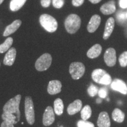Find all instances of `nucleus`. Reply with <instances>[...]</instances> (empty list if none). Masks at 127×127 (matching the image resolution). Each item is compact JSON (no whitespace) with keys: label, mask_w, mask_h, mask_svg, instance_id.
<instances>
[{"label":"nucleus","mask_w":127,"mask_h":127,"mask_svg":"<svg viewBox=\"0 0 127 127\" xmlns=\"http://www.w3.org/2000/svg\"><path fill=\"white\" fill-rule=\"evenodd\" d=\"M21 95L18 94L16 95L15 97L11 98L5 104L3 108L4 112L13 114L16 115L18 121L20 120V111L19 109Z\"/></svg>","instance_id":"obj_1"},{"label":"nucleus","mask_w":127,"mask_h":127,"mask_svg":"<svg viewBox=\"0 0 127 127\" xmlns=\"http://www.w3.org/2000/svg\"><path fill=\"white\" fill-rule=\"evenodd\" d=\"M81 20L80 17L77 14H70L65 20V27L69 34H75L80 28Z\"/></svg>","instance_id":"obj_2"},{"label":"nucleus","mask_w":127,"mask_h":127,"mask_svg":"<svg viewBox=\"0 0 127 127\" xmlns=\"http://www.w3.org/2000/svg\"><path fill=\"white\" fill-rule=\"evenodd\" d=\"M39 23L41 26L48 32H54L58 28V23L56 19L49 14L41 15L39 17Z\"/></svg>","instance_id":"obj_3"},{"label":"nucleus","mask_w":127,"mask_h":127,"mask_svg":"<svg viewBox=\"0 0 127 127\" xmlns=\"http://www.w3.org/2000/svg\"><path fill=\"white\" fill-rule=\"evenodd\" d=\"M25 114L27 121L30 125L35 123V112L32 99L30 96H27L25 99Z\"/></svg>","instance_id":"obj_4"},{"label":"nucleus","mask_w":127,"mask_h":127,"mask_svg":"<svg viewBox=\"0 0 127 127\" xmlns=\"http://www.w3.org/2000/svg\"><path fill=\"white\" fill-rule=\"evenodd\" d=\"M85 71V65L80 62H74L69 65V72L72 79L77 80L84 75Z\"/></svg>","instance_id":"obj_5"},{"label":"nucleus","mask_w":127,"mask_h":127,"mask_svg":"<svg viewBox=\"0 0 127 127\" xmlns=\"http://www.w3.org/2000/svg\"><path fill=\"white\" fill-rule=\"evenodd\" d=\"M52 63V57L50 54L45 53L39 57L35 62L36 69L38 71H44L50 68Z\"/></svg>","instance_id":"obj_6"},{"label":"nucleus","mask_w":127,"mask_h":127,"mask_svg":"<svg viewBox=\"0 0 127 127\" xmlns=\"http://www.w3.org/2000/svg\"><path fill=\"white\" fill-rule=\"evenodd\" d=\"M104 61L107 66H113L117 62L116 51L113 48H109L106 50L104 54Z\"/></svg>","instance_id":"obj_7"},{"label":"nucleus","mask_w":127,"mask_h":127,"mask_svg":"<svg viewBox=\"0 0 127 127\" xmlns=\"http://www.w3.org/2000/svg\"><path fill=\"white\" fill-rule=\"evenodd\" d=\"M55 114L53 108L51 107H48L45 109L43 115L42 123L44 125L47 127L50 126L54 122Z\"/></svg>","instance_id":"obj_8"},{"label":"nucleus","mask_w":127,"mask_h":127,"mask_svg":"<svg viewBox=\"0 0 127 127\" xmlns=\"http://www.w3.org/2000/svg\"><path fill=\"white\" fill-rule=\"evenodd\" d=\"M111 87L114 91L123 94H127V85L124 81L120 79H115L111 84Z\"/></svg>","instance_id":"obj_9"},{"label":"nucleus","mask_w":127,"mask_h":127,"mask_svg":"<svg viewBox=\"0 0 127 127\" xmlns=\"http://www.w3.org/2000/svg\"><path fill=\"white\" fill-rule=\"evenodd\" d=\"M101 17L97 14H95L90 19L87 25V30L90 33H93L96 31L101 24Z\"/></svg>","instance_id":"obj_10"},{"label":"nucleus","mask_w":127,"mask_h":127,"mask_svg":"<svg viewBox=\"0 0 127 127\" xmlns=\"http://www.w3.org/2000/svg\"><path fill=\"white\" fill-rule=\"evenodd\" d=\"M114 27H115V20L112 17H109L105 23L104 34H103V39L107 40L110 37L111 35L114 31Z\"/></svg>","instance_id":"obj_11"},{"label":"nucleus","mask_w":127,"mask_h":127,"mask_svg":"<svg viewBox=\"0 0 127 127\" xmlns=\"http://www.w3.org/2000/svg\"><path fill=\"white\" fill-rule=\"evenodd\" d=\"M116 11L115 2L114 0H110L105 3L100 7V11L104 15H111Z\"/></svg>","instance_id":"obj_12"},{"label":"nucleus","mask_w":127,"mask_h":127,"mask_svg":"<svg viewBox=\"0 0 127 127\" xmlns=\"http://www.w3.org/2000/svg\"><path fill=\"white\" fill-rule=\"evenodd\" d=\"M62 84L58 80H52L49 82L47 91L50 95H55L61 91Z\"/></svg>","instance_id":"obj_13"},{"label":"nucleus","mask_w":127,"mask_h":127,"mask_svg":"<svg viewBox=\"0 0 127 127\" xmlns=\"http://www.w3.org/2000/svg\"><path fill=\"white\" fill-rule=\"evenodd\" d=\"M16 54H17V51L15 48H11L5 55L4 61H3L4 64L8 66L12 65L15 62Z\"/></svg>","instance_id":"obj_14"},{"label":"nucleus","mask_w":127,"mask_h":127,"mask_svg":"<svg viewBox=\"0 0 127 127\" xmlns=\"http://www.w3.org/2000/svg\"><path fill=\"white\" fill-rule=\"evenodd\" d=\"M21 24V21L20 20H17L14 21L10 25H8L7 27H6L4 33H3V36H7L9 35L13 34V33L15 32L20 28Z\"/></svg>","instance_id":"obj_15"},{"label":"nucleus","mask_w":127,"mask_h":127,"mask_svg":"<svg viewBox=\"0 0 127 127\" xmlns=\"http://www.w3.org/2000/svg\"><path fill=\"white\" fill-rule=\"evenodd\" d=\"M97 125L98 127H110V120L107 112H102L99 114Z\"/></svg>","instance_id":"obj_16"},{"label":"nucleus","mask_w":127,"mask_h":127,"mask_svg":"<svg viewBox=\"0 0 127 127\" xmlns=\"http://www.w3.org/2000/svg\"><path fill=\"white\" fill-rule=\"evenodd\" d=\"M82 103L79 99H77L69 105L67 108V112L69 115H74L82 109Z\"/></svg>","instance_id":"obj_17"},{"label":"nucleus","mask_w":127,"mask_h":127,"mask_svg":"<svg viewBox=\"0 0 127 127\" xmlns=\"http://www.w3.org/2000/svg\"><path fill=\"white\" fill-rule=\"evenodd\" d=\"M108 73L102 69H95L92 72V78L95 82L101 84L104 77Z\"/></svg>","instance_id":"obj_18"},{"label":"nucleus","mask_w":127,"mask_h":127,"mask_svg":"<svg viewBox=\"0 0 127 127\" xmlns=\"http://www.w3.org/2000/svg\"><path fill=\"white\" fill-rule=\"evenodd\" d=\"M101 51H102V47L99 44H96L93 45L91 48L87 52V55L88 58H97L99 55L101 54Z\"/></svg>","instance_id":"obj_19"},{"label":"nucleus","mask_w":127,"mask_h":127,"mask_svg":"<svg viewBox=\"0 0 127 127\" xmlns=\"http://www.w3.org/2000/svg\"><path fill=\"white\" fill-rule=\"evenodd\" d=\"M27 0H11L9 4V8L12 11H17L23 7Z\"/></svg>","instance_id":"obj_20"},{"label":"nucleus","mask_w":127,"mask_h":127,"mask_svg":"<svg viewBox=\"0 0 127 127\" xmlns=\"http://www.w3.org/2000/svg\"><path fill=\"white\" fill-rule=\"evenodd\" d=\"M112 118L117 123H123L125 118V114L121 109L115 108L112 114Z\"/></svg>","instance_id":"obj_21"},{"label":"nucleus","mask_w":127,"mask_h":127,"mask_svg":"<svg viewBox=\"0 0 127 127\" xmlns=\"http://www.w3.org/2000/svg\"><path fill=\"white\" fill-rule=\"evenodd\" d=\"M2 119L4 120V121H6L14 125L18 122V119L15 115L13 114L7 113V112H4V113L2 114Z\"/></svg>","instance_id":"obj_22"},{"label":"nucleus","mask_w":127,"mask_h":127,"mask_svg":"<svg viewBox=\"0 0 127 127\" xmlns=\"http://www.w3.org/2000/svg\"><path fill=\"white\" fill-rule=\"evenodd\" d=\"M54 112L57 115H61L63 113L64 104L63 101L60 98H57L55 100L54 104Z\"/></svg>","instance_id":"obj_23"},{"label":"nucleus","mask_w":127,"mask_h":127,"mask_svg":"<svg viewBox=\"0 0 127 127\" xmlns=\"http://www.w3.org/2000/svg\"><path fill=\"white\" fill-rule=\"evenodd\" d=\"M13 43V39L11 37H8L6 39L4 43L0 45V53H4L10 49Z\"/></svg>","instance_id":"obj_24"},{"label":"nucleus","mask_w":127,"mask_h":127,"mask_svg":"<svg viewBox=\"0 0 127 127\" xmlns=\"http://www.w3.org/2000/svg\"><path fill=\"white\" fill-rule=\"evenodd\" d=\"M91 114L92 111L90 106L88 105H85L81 111V116L82 120L87 121L91 117Z\"/></svg>","instance_id":"obj_25"},{"label":"nucleus","mask_w":127,"mask_h":127,"mask_svg":"<svg viewBox=\"0 0 127 127\" xmlns=\"http://www.w3.org/2000/svg\"><path fill=\"white\" fill-rule=\"evenodd\" d=\"M119 63L122 67H125L127 66V51H124L119 57Z\"/></svg>","instance_id":"obj_26"},{"label":"nucleus","mask_w":127,"mask_h":127,"mask_svg":"<svg viewBox=\"0 0 127 127\" xmlns=\"http://www.w3.org/2000/svg\"><path fill=\"white\" fill-rule=\"evenodd\" d=\"M98 88L93 84H91L88 88V93L90 96H94L98 93Z\"/></svg>","instance_id":"obj_27"},{"label":"nucleus","mask_w":127,"mask_h":127,"mask_svg":"<svg viewBox=\"0 0 127 127\" xmlns=\"http://www.w3.org/2000/svg\"><path fill=\"white\" fill-rule=\"evenodd\" d=\"M78 127H95L94 125L91 122L85 120H80L77 123Z\"/></svg>","instance_id":"obj_28"},{"label":"nucleus","mask_w":127,"mask_h":127,"mask_svg":"<svg viewBox=\"0 0 127 127\" xmlns=\"http://www.w3.org/2000/svg\"><path fill=\"white\" fill-rule=\"evenodd\" d=\"M52 5L57 9H60L64 5L65 0H52Z\"/></svg>","instance_id":"obj_29"},{"label":"nucleus","mask_w":127,"mask_h":127,"mask_svg":"<svg viewBox=\"0 0 127 127\" xmlns=\"http://www.w3.org/2000/svg\"><path fill=\"white\" fill-rule=\"evenodd\" d=\"M98 95H99V98H105L107 97L108 95V91L107 88H101L98 90Z\"/></svg>","instance_id":"obj_30"},{"label":"nucleus","mask_w":127,"mask_h":127,"mask_svg":"<svg viewBox=\"0 0 127 127\" xmlns=\"http://www.w3.org/2000/svg\"><path fill=\"white\" fill-rule=\"evenodd\" d=\"M127 19L126 12H123L119 13L118 15H117V21H119L120 22H123Z\"/></svg>","instance_id":"obj_31"},{"label":"nucleus","mask_w":127,"mask_h":127,"mask_svg":"<svg viewBox=\"0 0 127 127\" xmlns=\"http://www.w3.org/2000/svg\"><path fill=\"white\" fill-rule=\"evenodd\" d=\"M84 2V0H72V4L74 7H80Z\"/></svg>","instance_id":"obj_32"},{"label":"nucleus","mask_w":127,"mask_h":127,"mask_svg":"<svg viewBox=\"0 0 127 127\" xmlns=\"http://www.w3.org/2000/svg\"><path fill=\"white\" fill-rule=\"evenodd\" d=\"M51 0H41V4L44 8H47L50 7Z\"/></svg>","instance_id":"obj_33"},{"label":"nucleus","mask_w":127,"mask_h":127,"mask_svg":"<svg viewBox=\"0 0 127 127\" xmlns=\"http://www.w3.org/2000/svg\"><path fill=\"white\" fill-rule=\"evenodd\" d=\"M119 4L122 8H127V0H119Z\"/></svg>","instance_id":"obj_34"},{"label":"nucleus","mask_w":127,"mask_h":127,"mask_svg":"<svg viewBox=\"0 0 127 127\" xmlns=\"http://www.w3.org/2000/svg\"><path fill=\"white\" fill-rule=\"evenodd\" d=\"M1 127H14V124L8 123L6 121H3L1 125Z\"/></svg>","instance_id":"obj_35"},{"label":"nucleus","mask_w":127,"mask_h":127,"mask_svg":"<svg viewBox=\"0 0 127 127\" xmlns=\"http://www.w3.org/2000/svg\"><path fill=\"white\" fill-rule=\"evenodd\" d=\"M90 2H91L92 4H98V3H99V2H101L102 0H88Z\"/></svg>","instance_id":"obj_36"},{"label":"nucleus","mask_w":127,"mask_h":127,"mask_svg":"<svg viewBox=\"0 0 127 127\" xmlns=\"http://www.w3.org/2000/svg\"><path fill=\"white\" fill-rule=\"evenodd\" d=\"M101 102H102V98H100L96 99V103H97V104H100Z\"/></svg>","instance_id":"obj_37"},{"label":"nucleus","mask_w":127,"mask_h":127,"mask_svg":"<svg viewBox=\"0 0 127 127\" xmlns=\"http://www.w3.org/2000/svg\"><path fill=\"white\" fill-rule=\"evenodd\" d=\"M4 0H0V5H1L2 3L3 2V1H4Z\"/></svg>","instance_id":"obj_38"},{"label":"nucleus","mask_w":127,"mask_h":127,"mask_svg":"<svg viewBox=\"0 0 127 127\" xmlns=\"http://www.w3.org/2000/svg\"><path fill=\"white\" fill-rule=\"evenodd\" d=\"M107 101H109V98H107Z\"/></svg>","instance_id":"obj_39"},{"label":"nucleus","mask_w":127,"mask_h":127,"mask_svg":"<svg viewBox=\"0 0 127 127\" xmlns=\"http://www.w3.org/2000/svg\"><path fill=\"white\" fill-rule=\"evenodd\" d=\"M126 14H127V12H126Z\"/></svg>","instance_id":"obj_40"},{"label":"nucleus","mask_w":127,"mask_h":127,"mask_svg":"<svg viewBox=\"0 0 127 127\" xmlns=\"http://www.w3.org/2000/svg\"></svg>","instance_id":"obj_41"}]
</instances>
